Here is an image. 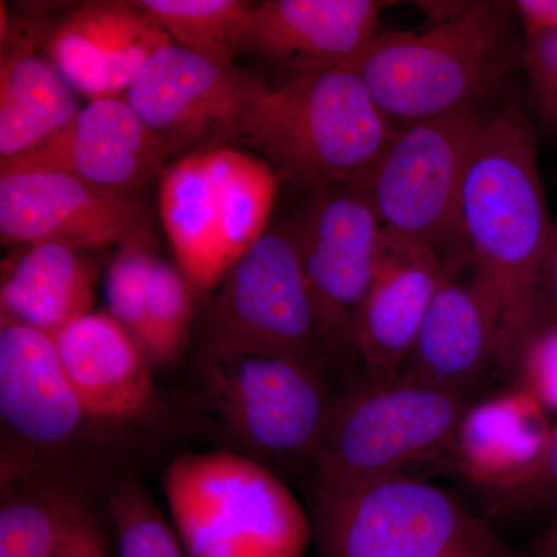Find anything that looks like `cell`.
Instances as JSON below:
<instances>
[{"instance_id": "obj_5", "label": "cell", "mask_w": 557, "mask_h": 557, "mask_svg": "<svg viewBox=\"0 0 557 557\" xmlns=\"http://www.w3.org/2000/svg\"><path fill=\"white\" fill-rule=\"evenodd\" d=\"M163 490L188 557H306L313 541V523L284 480L240 454H183Z\"/></svg>"}, {"instance_id": "obj_20", "label": "cell", "mask_w": 557, "mask_h": 557, "mask_svg": "<svg viewBox=\"0 0 557 557\" xmlns=\"http://www.w3.org/2000/svg\"><path fill=\"white\" fill-rule=\"evenodd\" d=\"M51 338L62 369L91 420L129 423L152 408V361L109 311H90Z\"/></svg>"}, {"instance_id": "obj_10", "label": "cell", "mask_w": 557, "mask_h": 557, "mask_svg": "<svg viewBox=\"0 0 557 557\" xmlns=\"http://www.w3.org/2000/svg\"><path fill=\"white\" fill-rule=\"evenodd\" d=\"M199 348H244L327 369L332 351L292 222L270 226L211 289Z\"/></svg>"}, {"instance_id": "obj_1", "label": "cell", "mask_w": 557, "mask_h": 557, "mask_svg": "<svg viewBox=\"0 0 557 557\" xmlns=\"http://www.w3.org/2000/svg\"><path fill=\"white\" fill-rule=\"evenodd\" d=\"M553 231L525 109L516 100L487 109L465 180L461 233L469 265L497 306L504 372L549 322Z\"/></svg>"}, {"instance_id": "obj_32", "label": "cell", "mask_w": 557, "mask_h": 557, "mask_svg": "<svg viewBox=\"0 0 557 557\" xmlns=\"http://www.w3.org/2000/svg\"><path fill=\"white\" fill-rule=\"evenodd\" d=\"M60 557H108L100 531L86 505L70 522L62 541Z\"/></svg>"}, {"instance_id": "obj_3", "label": "cell", "mask_w": 557, "mask_h": 557, "mask_svg": "<svg viewBox=\"0 0 557 557\" xmlns=\"http://www.w3.org/2000/svg\"><path fill=\"white\" fill-rule=\"evenodd\" d=\"M395 129L350 64L258 81L239 141L265 157L281 180L311 190L361 183Z\"/></svg>"}, {"instance_id": "obj_35", "label": "cell", "mask_w": 557, "mask_h": 557, "mask_svg": "<svg viewBox=\"0 0 557 557\" xmlns=\"http://www.w3.org/2000/svg\"><path fill=\"white\" fill-rule=\"evenodd\" d=\"M533 557H557V515L537 539Z\"/></svg>"}, {"instance_id": "obj_11", "label": "cell", "mask_w": 557, "mask_h": 557, "mask_svg": "<svg viewBox=\"0 0 557 557\" xmlns=\"http://www.w3.org/2000/svg\"><path fill=\"white\" fill-rule=\"evenodd\" d=\"M307 193L292 226L310 295L333 358L357 357L359 314L375 276L383 226L361 183Z\"/></svg>"}, {"instance_id": "obj_22", "label": "cell", "mask_w": 557, "mask_h": 557, "mask_svg": "<svg viewBox=\"0 0 557 557\" xmlns=\"http://www.w3.org/2000/svg\"><path fill=\"white\" fill-rule=\"evenodd\" d=\"M97 281V263L79 249L58 242L25 245L2 265L0 324L53 335L90 313Z\"/></svg>"}, {"instance_id": "obj_7", "label": "cell", "mask_w": 557, "mask_h": 557, "mask_svg": "<svg viewBox=\"0 0 557 557\" xmlns=\"http://www.w3.org/2000/svg\"><path fill=\"white\" fill-rule=\"evenodd\" d=\"M318 557H520L437 485L398 475L314 491Z\"/></svg>"}, {"instance_id": "obj_21", "label": "cell", "mask_w": 557, "mask_h": 557, "mask_svg": "<svg viewBox=\"0 0 557 557\" xmlns=\"http://www.w3.org/2000/svg\"><path fill=\"white\" fill-rule=\"evenodd\" d=\"M533 395L515 386L471 403L458 423L450 458L491 502L520 490L547 449L553 423Z\"/></svg>"}, {"instance_id": "obj_31", "label": "cell", "mask_w": 557, "mask_h": 557, "mask_svg": "<svg viewBox=\"0 0 557 557\" xmlns=\"http://www.w3.org/2000/svg\"><path fill=\"white\" fill-rule=\"evenodd\" d=\"M557 502V420L544 457L525 485L507 497L491 502L496 511H527L545 508Z\"/></svg>"}, {"instance_id": "obj_27", "label": "cell", "mask_w": 557, "mask_h": 557, "mask_svg": "<svg viewBox=\"0 0 557 557\" xmlns=\"http://www.w3.org/2000/svg\"><path fill=\"white\" fill-rule=\"evenodd\" d=\"M120 557H188L146 487L123 480L109 493Z\"/></svg>"}, {"instance_id": "obj_15", "label": "cell", "mask_w": 557, "mask_h": 557, "mask_svg": "<svg viewBox=\"0 0 557 557\" xmlns=\"http://www.w3.org/2000/svg\"><path fill=\"white\" fill-rule=\"evenodd\" d=\"M170 150L124 98L91 100L65 129L13 159L0 175L60 172L98 188L131 194L166 170Z\"/></svg>"}, {"instance_id": "obj_12", "label": "cell", "mask_w": 557, "mask_h": 557, "mask_svg": "<svg viewBox=\"0 0 557 557\" xmlns=\"http://www.w3.org/2000/svg\"><path fill=\"white\" fill-rule=\"evenodd\" d=\"M2 483L42 475L44 454L78 442L91 420L49 333L0 324Z\"/></svg>"}, {"instance_id": "obj_13", "label": "cell", "mask_w": 557, "mask_h": 557, "mask_svg": "<svg viewBox=\"0 0 557 557\" xmlns=\"http://www.w3.org/2000/svg\"><path fill=\"white\" fill-rule=\"evenodd\" d=\"M258 81L172 42L153 54L124 100L178 160L239 141Z\"/></svg>"}, {"instance_id": "obj_23", "label": "cell", "mask_w": 557, "mask_h": 557, "mask_svg": "<svg viewBox=\"0 0 557 557\" xmlns=\"http://www.w3.org/2000/svg\"><path fill=\"white\" fill-rule=\"evenodd\" d=\"M76 90L30 44L2 53L0 160L27 152L65 129L81 112Z\"/></svg>"}, {"instance_id": "obj_2", "label": "cell", "mask_w": 557, "mask_h": 557, "mask_svg": "<svg viewBox=\"0 0 557 557\" xmlns=\"http://www.w3.org/2000/svg\"><path fill=\"white\" fill-rule=\"evenodd\" d=\"M423 32H386L350 65L395 129L465 110L490 109L523 64L512 2H424Z\"/></svg>"}, {"instance_id": "obj_9", "label": "cell", "mask_w": 557, "mask_h": 557, "mask_svg": "<svg viewBox=\"0 0 557 557\" xmlns=\"http://www.w3.org/2000/svg\"><path fill=\"white\" fill-rule=\"evenodd\" d=\"M485 112L398 127L361 182L384 231L426 245L445 263L465 255L461 197Z\"/></svg>"}, {"instance_id": "obj_29", "label": "cell", "mask_w": 557, "mask_h": 557, "mask_svg": "<svg viewBox=\"0 0 557 557\" xmlns=\"http://www.w3.org/2000/svg\"><path fill=\"white\" fill-rule=\"evenodd\" d=\"M518 383L548 413L557 412V321L528 336L512 368Z\"/></svg>"}, {"instance_id": "obj_28", "label": "cell", "mask_w": 557, "mask_h": 557, "mask_svg": "<svg viewBox=\"0 0 557 557\" xmlns=\"http://www.w3.org/2000/svg\"><path fill=\"white\" fill-rule=\"evenodd\" d=\"M149 233L138 234L120 245L119 255L106 274L109 313L143 346L146 309L153 269L159 262Z\"/></svg>"}, {"instance_id": "obj_17", "label": "cell", "mask_w": 557, "mask_h": 557, "mask_svg": "<svg viewBox=\"0 0 557 557\" xmlns=\"http://www.w3.org/2000/svg\"><path fill=\"white\" fill-rule=\"evenodd\" d=\"M387 0H265L252 5L242 54L289 75L325 72L357 60L380 33Z\"/></svg>"}, {"instance_id": "obj_34", "label": "cell", "mask_w": 557, "mask_h": 557, "mask_svg": "<svg viewBox=\"0 0 557 557\" xmlns=\"http://www.w3.org/2000/svg\"><path fill=\"white\" fill-rule=\"evenodd\" d=\"M548 314L549 322L557 321V214L553 231L552 262L548 276Z\"/></svg>"}, {"instance_id": "obj_30", "label": "cell", "mask_w": 557, "mask_h": 557, "mask_svg": "<svg viewBox=\"0 0 557 557\" xmlns=\"http://www.w3.org/2000/svg\"><path fill=\"white\" fill-rule=\"evenodd\" d=\"M522 69L534 109L557 132V32L523 36Z\"/></svg>"}, {"instance_id": "obj_8", "label": "cell", "mask_w": 557, "mask_h": 557, "mask_svg": "<svg viewBox=\"0 0 557 557\" xmlns=\"http://www.w3.org/2000/svg\"><path fill=\"white\" fill-rule=\"evenodd\" d=\"M160 180L178 269L209 293L270 228L282 180L265 159L228 146L175 160Z\"/></svg>"}, {"instance_id": "obj_19", "label": "cell", "mask_w": 557, "mask_h": 557, "mask_svg": "<svg viewBox=\"0 0 557 557\" xmlns=\"http://www.w3.org/2000/svg\"><path fill=\"white\" fill-rule=\"evenodd\" d=\"M443 274L445 262L434 249L383 230L375 276L355 338L362 379H398Z\"/></svg>"}, {"instance_id": "obj_26", "label": "cell", "mask_w": 557, "mask_h": 557, "mask_svg": "<svg viewBox=\"0 0 557 557\" xmlns=\"http://www.w3.org/2000/svg\"><path fill=\"white\" fill-rule=\"evenodd\" d=\"M197 289L170 263L159 260L150 282L143 347L152 364L170 366L188 346Z\"/></svg>"}, {"instance_id": "obj_14", "label": "cell", "mask_w": 557, "mask_h": 557, "mask_svg": "<svg viewBox=\"0 0 557 557\" xmlns=\"http://www.w3.org/2000/svg\"><path fill=\"white\" fill-rule=\"evenodd\" d=\"M143 233H149L148 214L131 194L60 172L0 175L2 247L58 242L86 251Z\"/></svg>"}, {"instance_id": "obj_24", "label": "cell", "mask_w": 557, "mask_h": 557, "mask_svg": "<svg viewBox=\"0 0 557 557\" xmlns=\"http://www.w3.org/2000/svg\"><path fill=\"white\" fill-rule=\"evenodd\" d=\"M83 507L46 475L2 483L0 557H60L65 531Z\"/></svg>"}, {"instance_id": "obj_4", "label": "cell", "mask_w": 557, "mask_h": 557, "mask_svg": "<svg viewBox=\"0 0 557 557\" xmlns=\"http://www.w3.org/2000/svg\"><path fill=\"white\" fill-rule=\"evenodd\" d=\"M194 368V401L225 450L271 471L313 467L338 397L324 370L244 348H197Z\"/></svg>"}, {"instance_id": "obj_33", "label": "cell", "mask_w": 557, "mask_h": 557, "mask_svg": "<svg viewBox=\"0 0 557 557\" xmlns=\"http://www.w3.org/2000/svg\"><path fill=\"white\" fill-rule=\"evenodd\" d=\"M512 5L523 36L557 32V0H516Z\"/></svg>"}, {"instance_id": "obj_25", "label": "cell", "mask_w": 557, "mask_h": 557, "mask_svg": "<svg viewBox=\"0 0 557 557\" xmlns=\"http://www.w3.org/2000/svg\"><path fill=\"white\" fill-rule=\"evenodd\" d=\"M172 40L222 69H236L252 2L240 0H138Z\"/></svg>"}, {"instance_id": "obj_6", "label": "cell", "mask_w": 557, "mask_h": 557, "mask_svg": "<svg viewBox=\"0 0 557 557\" xmlns=\"http://www.w3.org/2000/svg\"><path fill=\"white\" fill-rule=\"evenodd\" d=\"M467 395L409 381L362 379L333 403L317 458L314 491L409 475L449 456Z\"/></svg>"}, {"instance_id": "obj_18", "label": "cell", "mask_w": 557, "mask_h": 557, "mask_svg": "<svg viewBox=\"0 0 557 557\" xmlns=\"http://www.w3.org/2000/svg\"><path fill=\"white\" fill-rule=\"evenodd\" d=\"M172 42L137 2L100 0L69 13L47 49L70 86L91 101L126 95L153 54Z\"/></svg>"}, {"instance_id": "obj_16", "label": "cell", "mask_w": 557, "mask_h": 557, "mask_svg": "<svg viewBox=\"0 0 557 557\" xmlns=\"http://www.w3.org/2000/svg\"><path fill=\"white\" fill-rule=\"evenodd\" d=\"M500 361L496 302L475 277L467 255L448 260L398 379L467 395L491 369L500 368Z\"/></svg>"}]
</instances>
